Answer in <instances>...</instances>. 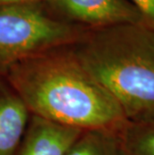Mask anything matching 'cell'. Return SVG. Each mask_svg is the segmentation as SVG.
Wrapping results in <instances>:
<instances>
[{
	"label": "cell",
	"mask_w": 154,
	"mask_h": 155,
	"mask_svg": "<svg viewBox=\"0 0 154 155\" xmlns=\"http://www.w3.org/2000/svg\"><path fill=\"white\" fill-rule=\"evenodd\" d=\"M3 77L33 116L82 131H118L129 122L115 99L81 65L71 45L25 58Z\"/></svg>",
	"instance_id": "1"
},
{
	"label": "cell",
	"mask_w": 154,
	"mask_h": 155,
	"mask_svg": "<svg viewBox=\"0 0 154 155\" xmlns=\"http://www.w3.org/2000/svg\"><path fill=\"white\" fill-rule=\"evenodd\" d=\"M71 48L127 120L154 119V30L141 24L87 29Z\"/></svg>",
	"instance_id": "2"
},
{
	"label": "cell",
	"mask_w": 154,
	"mask_h": 155,
	"mask_svg": "<svg viewBox=\"0 0 154 155\" xmlns=\"http://www.w3.org/2000/svg\"><path fill=\"white\" fill-rule=\"evenodd\" d=\"M86 30L57 18L43 2L0 6V76L25 58L73 45Z\"/></svg>",
	"instance_id": "3"
},
{
	"label": "cell",
	"mask_w": 154,
	"mask_h": 155,
	"mask_svg": "<svg viewBox=\"0 0 154 155\" xmlns=\"http://www.w3.org/2000/svg\"><path fill=\"white\" fill-rule=\"evenodd\" d=\"M54 16L86 29L141 24L142 16L128 0H42Z\"/></svg>",
	"instance_id": "4"
},
{
	"label": "cell",
	"mask_w": 154,
	"mask_h": 155,
	"mask_svg": "<svg viewBox=\"0 0 154 155\" xmlns=\"http://www.w3.org/2000/svg\"><path fill=\"white\" fill-rule=\"evenodd\" d=\"M82 132L31 115L14 155H64Z\"/></svg>",
	"instance_id": "5"
},
{
	"label": "cell",
	"mask_w": 154,
	"mask_h": 155,
	"mask_svg": "<svg viewBox=\"0 0 154 155\" xmlns=\"http://www.w3.org/2000/svg\"><path fill=\"white\" fill-rule=\"evenodd\" d=\"M30 112L4 77L0 76V155H14L23 139Z\"/></svg>",
	"instance_id": "6"
},
{
	"label": "cell",
	"mask_w": 154,
	"mask_h": 155,
	"mask_svg": "<svg viewBox=\"0 0 154 155\" xmlns=\"http://www.w3.org/2000/svg\"><path fill=\"white\" fill-rule=\"evenodd\" d=\"M122 130L83 131L64 155H122Z\"/></svg>",
	"instance_id": "7"
},
{
	"label": "cell",
	"mask_w": 154,
	"mask_h": 155,
	"mask_svg": "<svg viewBox=\"0 0 154 155\" xmlns=\"http://www.w3.org/2000/svg\"><path fill=\"white\" fill-rule=\"evenodd\" d=\"M122 155H154V119L128 122L121 131Z\"/></svg>",
	"instance_id": "8"
},
{
	"label": "cell",
	"mask_w": 154,
	"mask_h": 155,
	"mask_svg": "<svg viewBox=\"0 0 154 155\" xmlns=\"http://www.w3.org/2000/svg\"><path fill=\"white\" fill-rule=\"evenodd\" d=\"M142 16L143 25L154 30V0H128Z\"/></svg>",
	"instance_id": "9"
},
{
	"label": "cell",
	"mask_w": 154,
	"mask_h": 155,
	"mask_svg": "<svg viewBox=\"0 0 154 155\" xmlns=\"http://www.w3.org/2000/svg\"><path fill=\"white\" fill-rule=\"evenodd\" d=\"M42 2V0H0V6H10V5H24L32 4V3Z\"/></svg>",
	"instance_id": "10"
}]
</instances>
